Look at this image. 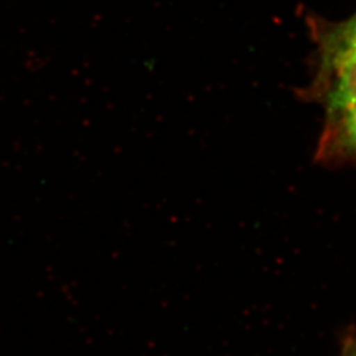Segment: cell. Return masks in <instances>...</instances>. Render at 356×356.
<instances>
[{
    "mask_svg": "<svg viewBox=\"0 0 356 356\" xmlns=\"http://www.w3.org/2000/svg\"><path fill=\"white\" fill-rule=\"evenodd\" d=\"M343 356H356V343L348 344L346 348H344Z\"/></svg>",
    "mask_w": 356,
    "mask_h": 356,
    "instance_id": "cell-4",
    "label": "cell"
},
{
    "mask_svg": "<svg viewBox=\"0 0 356 356\" xmlns=\"http://www.w3.org/2000/svg\"><path fill=\"white\" fill-rule=\"evenodd\" d=\"M317 159L329 164H356V104L326 111Z\"/></svg>",
    "mask_w": 356,
    "mask_h": 356,
    "instance_id": "cell-2",
    "label": "cell"
},
{
    "mask_svg": "<svg viewBox=\"0 0 356 356\" xmlns=\"http://www.w3.org/2000/svg\"><path fill=\"white\" fill-rule=\"evenodd\" d=\"M329 28L332 32H335L341 36L356 38V13L354 16H351L350 19L342 22V23L332 24V26H329Z\"/></svg>",
    "mask_w": 356,
    "mask_h": 356,
    "instance_id": "cell-3",
    "label": "cell"
},
{
    "mask_svg": "<svg viewBox=\"0 0 356 356\" xmlns=\"http://www.w3.org/2000/svg\"><path fill=\"white\" fill-rule=\"evenodd\" d=\"M307 92L325 111L356 104V38L341 36L329 26L319 32L318 65Z\"/></svg>",
    "mask_w": 356,
    "mask_h": 356,
    "instance_id": "cell-1",
    "label": "cell"
}]
</instances>
